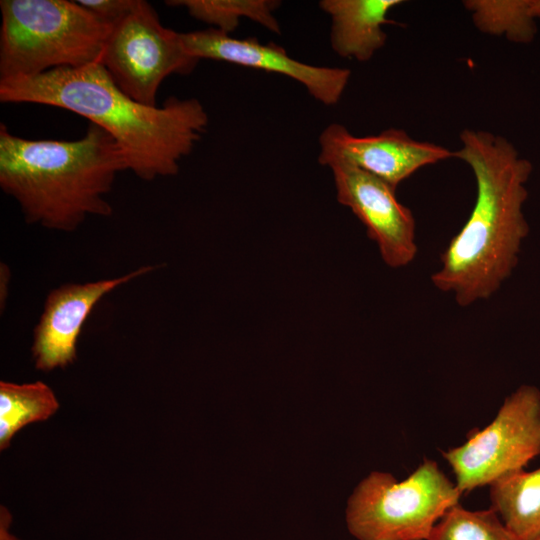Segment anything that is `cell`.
<instances>
[{"mask_svg":"<svg viewBox=\"0 0 540 540\" xmlns=\"http://www.w3.org/2000/svg\"><path fill=\"white\" fill-rule=\"evenodd\" d=\"M81 6L112 27L131 8L134 0H79Z\"/></svg>","mask_w":540,"mask_h":540,"instance_id":"18","label":"cell"},{"mask_svg":"<svg viewBox=\"0 0 540 540\" xmlns=\"http://www.w3.org/2000/svg\"><path fill=\"white\" fill-rule=\"evenodd\" d=\"M401 0H322L321 9L331 18L332 49L341 57L369 61L386 42L383 29L391 23L388 13Z\"/></svg>","mask_w":540,"mask_h":540,"instance_id":"12","label":"cell"},{"mask_svg":"<svg viewBox=\"0 0 540 540\" xmlns=\"http://www.w3.org/2000/svg\"><path fill=\"white\" fill-rule=\"evenodd\" d=\"M125 170L123 151L95 124L76 140L26 139L0 125V186L28 223L70 232L89 215H111L105 195Z\"/></svg>","mask_w":540,"mask_h":540,"instance_id":"3","label":"cell"},{"mask_svg":"<svg viewBox=\"0 0 540 540\" xmlns=\"http://www.w3.org/2000/svg\"><path fill=\"white\" fill-rule=\"evenodd\" d=\"M59 408L53 390L44 382H0V449H6L23 427L44 421Z\"/></svg>","mask_w":540,"mask_h":540,"instance_id":"15","label":"cell"},{"mask_svg":"<svg viewBox=\"0 0 540 540\" xmlns=\"http://www.w3.org/2000/svg\"><path fill=\"white\" fill-rule=\"evenodd\" d=\"M198 62L187 52L181 33L164 27L144 0H134L130 10L111 27L100 60L123 92L149 106H157L164 79L188 74Z\"/></svg>","mask_w":540,"mask_h":540,"instance_id":"7","label":"cell"},{"mask_svg":"<svg viewBox=\"0 0 540 540\" xmlns=\"http://www.w3.org/2000/svg\"><path fill=\"white\" fill-rule=\"evenodd\" d=\"M460 144L454 157L474 174L475 204L431 280L466 307L490 298L517 265L529 232L523 205L532 164L509 140L489 131L464 129Z\"/></svg>","mask_w":540,"mask_h":540,"instance_id":"2","label":"cell"},{"mask_svg":"<svg viewBox=\"0 0 540 540\" xmlns=\"http://www.w3.org/2000/svg\"><path fill=\"white\" fill-rule=\"evenodd\" d=\"M338 201L351 209L374 240L383 261L392 268L410 264L417 255L416 222L395 190L380 178L344 162L329 166Z\"/></svg>","mask_w":540,"mask_h":540,"instance_id":"8","label":"cell"},{"mask_svg":"<svg viewBox=\"0 0 540 540\" xmlns=\"http://www.w3.org/2000/svg\"><path fill=\"white\" fill-rule=\"evenodd\" d=\"M540 455V390L521 385L508 395L494 419L472 429L466 441L442 452L463 495L490 485Z\"/></svg>","mask_w":540,"mask_h":540,"instance_id":"6","label":"cell"},{"mask_svg":"<svg viewBox=\"0 0 540 540\" xmlns=\"http://www.w3.org/2000/svg\"><path fill=\"white\" fill-rule=\"evenodd\" d=\"M319 162L330 166L344 162L388 183L394 189L420 168L451 157L448 148L412 138L390 128L376 135L355 136L341 124H330L319 138Z\"/></svg>","mask_w":540,"mask_h":540,"instance_id":"9","label":"cell"},{"mask_svg":"<svg viewBox=\"0 0 540 540\" xmlns=\"http://www.w3.org/2000/svg\"><path fill=\"white\" fill-rule=\"evenodd\" d=\"M537 540H540V536H539V538Z\"/></svg>","mask_w":540,"mask_h":540,"instance_id":"20","label":"cell"},{"mask_svg":"<svg viewBox=\"0 0 540 540\" xmlns=\"http://www.w3.org/2000/svg\"><path fill=\"white\" fill-rule=\"evenodd\" d=\"M491 508L521 540L540 536V467L505 474L489 485Z\"/></svg>","mask_w":540,"mask_h":540,"instance_id":"13","label":"cell"},{"mask_svg":"<svg viewBox=\"0 0 540 540\" xmlns=\"http://www.w3.org/2000/svg\"><path fill=\"white\" fill-rule=\"evenodd\" d=\"M0 101L57 107L90 120L113 137L129 170L146 181L175 175L209 122L195 98L170 97L160 107L134 100L100 62L0 79Z\"/></svg>","mask_w":540,"mask_h":540,"instance_id":"1","label":"cell"},{"mask_svg":"<svg viewBox=\"0 0 540 540\" xmlns=\"http://www.w3.org/2000/svg\"><path fill=\"white\" fill-rule=\"evenodd\" d=\"M0 79L100 62L111 27L77 1L1 0Z\"/></svg>","mask_w":540,"mask_h":540,"instance_id":"4","label":"cell"},{"mask_svg":"<svg viewBox=\"0 0 540 540\" xmlns=\"http://www.w3.org/2000/svg\"><path fill=\"white\" fill-rule=\"evenodd\" d=\"M462 496L436 461L425 458L404 480L374 471L348 500L346 520L358 540H429Z\"/></svg>","mask_w":540,"mask_h":540,"instance_id":"5","label":"cell"},{"mask_svg":"<svg viewBox=\"0 0 540 540\" xmlns=\"http://www.w3.org/2000/svg\"><path fill=\"white\" fill-rule=\"evenodd\" d=\"M476 28L518 44L531 43L540 20L539 0H466Z\"/></svg>","mask_w":540,"mask_h":540,"instance_id":"14","label":"cell"},{"mask_svg":"<svg viewBox=\"0 0 540 540\" xmlns=\"http://www.w3.org/2000/svg\"><path fill=\"white\" fill-rule=\"evenodd\" d=\"M181 38L187 52L198 60L224 61L288 76L325 105L340 100L351 76L347 68L309 65L291 58L275 43L234 38L215 28L181 33Z\"/></svg>","mask_w":540,"mask_h":540,"instance_id":"10","label":"cell"},{"mask_svg":"<svg viewBox=\"0 0 540 540\" xmlns=\"http://www.w3.org/2000/svg\"><path fill=\"white\" fill-rule=\"evenodd\" d=\"M172 6H183L197 20L214 25L229 34L241 18H249L268 30L279 33L280 26L273 15L279 2L272 0H179L168 1Z\"/></svg>","mask_w":540,"mask_h":540,"instance_id":"16","label":"cell"},{"mask_svg":"<svg viewBox=\"0 0 540 540\" xmlns=\"http://www.w3.org/2000/svg\"><path fill=\"white\" fill-rule=\"evenodd\" d=\"M153 269L143 266L119 277L65 284L52 290L34 329L32 355L35 367L47 372L73 363L82 327L98 302L114 289Z\"/></svg>","mask_w":540,"mask_h":540,"instance_id":"11","label":"cell"},{"mask_svg":"<svg viewBox=\"0 0 540 540\" xmlns=\"http://www.w3.org/2000/svg\"><path fill=\"white\" fill-rule=\"evenodd\" d=\"M12 522V516L4 506L0 508V540H20L10 533L9 527Z\"/></svg>","mask_w":540,"mask_h":540,"instance_id":"19","label":"cell"},{"mask_svg":"<svg viewBox=\"0 0 540 540\" xmlns=\"http://www.w3.org/2000/svg\"><path fill=\"white\" fill-rule=\"evenodd\" d=\"M429 540H521L490 507L469 510L452 506L434 526Z\"/></svg>","mask_w":540,"mask_h":540,"instance_id":"17","label":"cell"}]
</instances>
